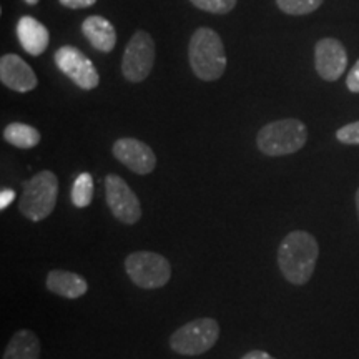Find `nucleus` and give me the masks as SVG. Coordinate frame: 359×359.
Wrapping results in <instances>:
<instances>
[{"instance_id":"nucleus-1","label":"nucleus","mask_w":359,"mask_h":359,"mask_svg":"<svg viewBox=\"0 0 359 359\" xmlns=\"http://www.w3.org/2000/svg\"><path fill=\"white\" fill-rule=\"evenodd\" d=\"M320 246L311 233L296 230L283 238L278 248V266L283 278L294 286H303L311 280L316 268Z\"/></svg>"},{"instance_id":"nucleus-2","label":"nucleus","mask_w":359,"mask_h":359,"mask_svg":"<svg viewBox=\"0 0 359 359\" xmlns=\"http://www.w3.org/2000/svg\"><path fill=\"white\" fill-rule=\"evenodd\" d=\"M193 74L205 82L218 80L226 70V53L219 35L212 29H201L193 34L188 47Z\"/></svg>"},{"instance_id":"nucleus-3","label":"nucleus","mask_w":359,"mask_h":359,"mask_svg":"<svg viewBox=\"0 0 359 359\" xmlns=\"http://www.w3.org/2000/svg\"><path fill=\"white\" fill-rule=\"evenodd\" d=\"M57 198V175L50 170H43L24 183L19 200V212L30 222H42V219L50 217L55 210Z\"/></svg>"},{"instance_id":"nucleus-4","label":"nucleus","mask_w":359,"mask_h":359,"mask_svg":"<svg viewBox=\"0 0 359 359\" xmlns=\"http://www.w3.org/2000/svg\"><path fill=\"white\" fill-rule=\"evenodd\" d=\"M306 140V125L296 118H283L259 130L257 145L266 156H285L302 150Z\"/></svg>"},{"instance_id":"nucleus-5","label":"nucleus","mask_w":359,"mask_h":359,"mask_svg":"<svg viewBox=\"0 0 359 359\" xmlns=\"http://www.w3.org/2000/svg\"><path fill=\"white\" fill-rule=\"evenodd\" d=\"M219 339V325L213 318H196L180 326L168 339L170 348L180 356H200L208 353Z\"/></svg>"},{"instance_id":"nucleus-6","label":"nucleus","mask_w":359,"mask_h":359,"mask_svg":"<svg viewBox=\"0 0 359 359\" xmlns=\"http://www.w3.org/2000/svg\"><path fill=\"white\" fill-rule=\"evenodd\" d=\"M125 271L138 288L158 290L172 278V264L155 251H133L125 258Z\"/></svg>"},{"instance_id":"nucleus-7","label":"nucleus","mask_w":359,"mask_h":359,"mask_svg":"<svg viewBox=\"0 0 359 359\" xmlns=\"http://www.w3.org/2000/svg\"><path fill=\"white\" fill-rule=\"evenodd\" d=\"M155 62V43L150 34L145 30H138L130 39V42L125 48L123 60H122V72L123 77L130 82H143L151 69H154Z\"/></svg>"},{"instance_id":"nucleus-8","label":"nucleus","mask_w":359,"mask_h":359,"mask_svg":"<svg viewBox=\"0 0 359 359\" xmlns=\"http://www.w3.org/2000/svg\"><path fill=\"white\" fill-rule=\"evenodd\" d=\"M105 200L114 217L123 224H135L142 218V205L135 191L118 175L105 177Z\"/></svg>"},{"instance_id":"nucleus-9","label":"nucleus","mask_w":359,"mask_h":359,"mask_svg":"<svg viewBox=\"0 0 359 359\" xmlns=\"http://www.w3.org/2000/svg\"><path fill=\"white\" fill-rule=\"evenodd\" d=\"M55 65L62 74H65L82 90L95 88L100 82L98 72L93 67L92 60L85 57L83 52H80L79 48L70 47V45H65L55 52Z\"/></svg>"},{"instance_id":"nucleus-10","label":"nucleus","mask_w":359,"mask_h":359,"mask_svg":"<svg viewBox=\"0 0 359 359\" xmlns=\"http://www.w3.org/2000/svg\"><path fill=\"white\" fill-rule=\"evenodd\" d=\"M348 65V52L336 39H321L314 47V67L323 80L341 79Z\"/></svg>"},{"instance_id":"nucleus-11","label":"nucleus","mask_w":359,"mask_h":359,"mask_svg":"<svg viewBox=\"0 0 359 359\" xmlns=\"http://www.w3.org/2000/svg\"><path fill=\"white\" fill-rule=\"evenodd\" d=\"M114 156L137 175H148L156 167V156L147 143L137 138H120L114 143Z\"/></svg>"},{"instance_id":"nucleus-12","label":"nucleus","mask_w":359,"mask_h":359,"mask_svg":"<svg viewBox=\"0 0 359 359\" xmlns=\"http://www.w3.org/2000/svg\"><path fill=\"white\" fill-rule=\"evenodd\" d=\"M0 80L13 92L27 93L37 87V75L24 58L7 53L0 58Z\"/></svg>"},{"instance_id":"nucleus-13","label":"nucleus","mask_w":359,"mask_h":359,"mask_svg":"<svg viewBox=\"0 0 359 359\" xmlns=\"http://www.w3.org/2000/svg\"><path fill=\"white\" fill-rule=\"evenodd\" d=\"M45 286L50 293L62 296L67 299H79L83 294H87L88 283L82 275L67 269H52L48 271Z\"/></svg>"},{"instance_id":"nucleus-14","label":"nucleus","mask_w":359,"mask_h":359,"mask_svg":"<svg viewBox=\"0 0 359 359\" xmlns=\"http://www.w3.org/2000/svg\"><path fill=\"white\" fill-rule=\"evenodd\" d=\"M17 37H19L22 48L30 55L37 57L47 50L48 30L34 17H22L17 24Z\"/></svg>"},{"instance_id":"nucleus-15","label":"nucleus","mask_w":359,"mask_h":359,"mask_svg":"<svg viewBox=\"0 0 359 359\" xmlns=\"http://www.w3.org/2000/svg\"><path fill=\"white\" fill-rule=\"evenodd\" d=\"M82 30L93 48L105 53L114 50L116 43V32L115 27L107 19H103L100 15L87 17V19L83 20Z\"/></svg>"},{"instance_id":"nucleus-16","label":"nucleus","mask_w":359,"mask_h":359,"mask_svg":"<svg viewBox=\"0 0 359 359\" xmlns=\"http://www.w3.org/2000/svg\"><path fill=\"white\" fill-rule=\"evenodd\" d=\"M40 339L30 330H19L8 341L2 359H40Z\"/></svg>"},{"instance_id":"nucleus-17","label":"nucleus","mask_w":359,"mask_h":359,"mask_svg":"<svg viewBox=\"0 0 359 359\" xmlns=\"http://www.w3.org/2000/svg\"><path fill=\"white\" fill-rule=\"evenodd\" d=\"M4 138H6L7 143H11L13 147L29 150V148L39 145L40 133L37 128L30 127V125L15 122L7 125L6 130H4Z\"/></svg>"},{"instance_id":"nucleus-18","label":"nucleus","mask_w":359,"mask_h":359,"mask_svg":"<svg viewBox=\"0 0 359 359\" xmlns=\"http://www.w3.org/2000/svg\"><path fill=\"white\" fill-rule=\"evenodd\" d=\"M93 200V178L90 173H80L72 187V203L77 208H87Z\"/></svg>"},{"instance_id":"nucleus-19","label":"nucleus","mask_w":359,"mask_h":359,"mask_svg":"<svg viewBox=\"0 0 359 359\" xmlns=\"http://www.w3.org/2000/svg\"><path fill=\"white\" fill-rule=\"evenodd\" d=\"M278 7L290 15H306L316 11L323 0H276Z\"/></svg>"},{"instance_id":"nucleus-20","label":"nucleus","mask_w":359,"mask_h":359,"mask_svg":"<svg viewBox=\"0 0 359 359\" xmlns=\"http://www.w3.org/2000/svg\"><path fill=\"white\" fill-rule=\"evenodd\" d=\"M195 7L212 13H228L236 6V0H190Z\"/></svg>"},{"instance_id":"nucleus-21","label":"nucleus","mask_w":359,"mask_h":359,"mask_svg":"<svg viewBox=\"0 0 359 359\" xmlns=\"http://www.w3.org/2000/svg\"><path fill=\"white\" fill-rule=\"evenodd\" d=\"M336 138L344 145H359V122L341 127L336 132Z\"/></svg>"},{"instance_id":"nucleus-22","label":"nucleus","mask_w":359,"mask_h":359,"mask_svg":"<svg viewBox=\"0 0 359 359\" xmlns=\"http://www.w3.org/2000/svg\"><path fill=\"white\" fill-rule=\"evenodd\" d=\"M346 85H348L349 92L359 93V60L354 64L351 72H349V75L346 79Z\"/></svg>"},{"instance_id":"nucleus-23","label":"nucleus","mask_w":359,"mask_h":359,"mask_svg":"<svg viewBox=\"0 0 359 359\" xmlns=\"http://www.w3.org/2000/svg\"><path fill=\"white\" fill-rule=\"evenodd\" d=\"M97 0H60L62 6L69 7V8H85V7H92Z\"/></svg>"},{"instance_id":"nucleus-24","label":"nucleus","mask_w":359,"mask_h":359,"mask_svg":"<svg viewBox=\"0 0 359 359\" xmlns=\"http://www.w3.org/2000/svg\"><path fill=\"white\" fill-rule=\"evenodd\" d=\"M13 198H15V191L11 190V188L2 190V193H0V210H6L12 203Z\"/></svg>"},{"instance_id":"nucleus-25","label":"nucleus","mask_w":359,"mask_h":359,"mask_svg":"<svg viewBox=\"0 0 359 359\" xmlns=\"http://www.w3.org/2000/svg\"><path fill=\"white\" fill-rule=\"evenodd\" d=\"M240 359H275V358H273L271 354H268L266 351H262V349H253V351L243 354Z\"/></svg>"},{"instance_id":"nucleus-26","label":"nucleus","mask_w":359,"mask_h":359,"mask_svg":"<svg viewBox=\"0 0 359 359\" xmlns=\"http://www.w3.org/2000/svg\"><path fill=\"white\" fill-rule=\"evenodd\" d=\"M356 212H358V219H359V188L356 191Z\"/></svg>"},{"instance_id":"nucleus-27","label":"nucleus","mask_w":359,"mask_h":359,"mask_svg":"<svg viewBox=\"0 0 359 359\" xmlns=\"http://www.w3.org/2000/svg\"><path fill=\"white\" fill-rule=\"evenodd\" d=\"M25 4H29V6H37L39 4V0H24Z\"/></svg>"}]
</instances>
